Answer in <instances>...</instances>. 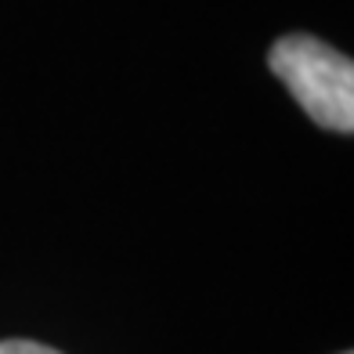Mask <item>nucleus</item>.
Segmentation results:
<instances>
[{
  "label": "nucleus",
  "mask_w": 354,
  "mask_h": 354,
  "mask_svg": "<svg viewBox=\"0 0 354 354\" xmlns=\"http://www.w3.org/2000/svg\"><path fill=\"white\" fill-rule=\"evenodd\" d=\"M268 66L308 116L336 134L354 131V66L315 37H282L268 51Z\"/></svg>",
  "instance_id": "obj_1"
},
{
  "label": "nucleus",
  "mask_w": 354,
  "mask_h": 354,
  "mask_svg": "<svg viewBox=\"0 0 354 354\" xmlns=\"http://www.w3.org/2000/svg\"><path fill=\"white\" fill-rule=\"evenodd\" d=\"M0 354H62V351L33 344V340H4V344H0Z\"/></svg>",
  "instance_id": "obj_2"
}]
</instances>
